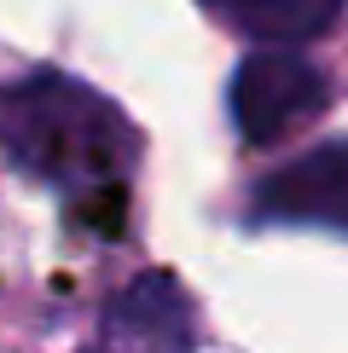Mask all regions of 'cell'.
<instances>
[{
    "label": "cell",
    "mask_w": 348,
    "mask_h": 353,
    "mask_svg": "<svg viewBox=\"0 0 348 353\" xmlns=\"http://www.w3.org/2000/svg\"><path fill=\"white\" fill-rule=\"evenodd\" d=\"M0 139L64 191L105 185L134 163V134L122 128L116 105H105L70 76H35L23 87H6L0 93Z\"/></svg>",
    "instance_id": "cell-1"
},
{
    "label": "cell",
    "mask_w": 348,
    "mask_h": 353,
    "mask_svg": "<svg viewBox=\"0 0 348 353\" xmlns=\"http://www.w3.org/2000/svg\"><path fill=\"white\" fill-rule=\"evenodd\" d=\"M325 105H331L325 76H319L308 58H296L284 47L244 58V64L232 70V87H226L232 128H238V139H250V145L290 139L296 128H308Z\"/></svg>",
    "instance_id": "cell-2"
},
{
    "label": "cell",
    "mask_w": 348,
    "mask_h": 353,
    "mask_svg": "<svg viewBox=\"0 0 348 353\" xmlns=\"http://www.w3.org/2000/svg\"><path fill=\"white\" fill-rule=\"evenodd\" d=\"M250 214L261 226H302L348 238V139L313 145L296 163L273 168L250 191Z\"/></svg>",
    "instance_id": "cell-3"
},
{
    "label": "cell",
    "mask_w": 348,
    "mask_h": 353,
    "mask_svg": "<svg viewBox=\"0 0 348 353\" xmlns=\"http://www.w3.org/2000/svg\"><path fill=\"white\" fill-rule=\"evenodd\" d=\"M110 336L122 347H157V353H186L192 347V313L186 296L168 278H134L110 307Z\"/></svg>",
    "instance_id": "cell-4"
},
{
    "label": "cell",
    "mask_w": 348,
    "mask_h": 353,
    "mask_svg": "<svg viewBox=\"0 0 348 353\" xmlns=\"http://www.w3.org/2000/svg\"><path fill=\"white\" fill-rule=\"evenodd\" d=\"M226 6L250 35L273 41V47H290V41H313L342 12V0H226Z\"/></svg>",
    "instance_id": "cell-5"
}]
</instances>
